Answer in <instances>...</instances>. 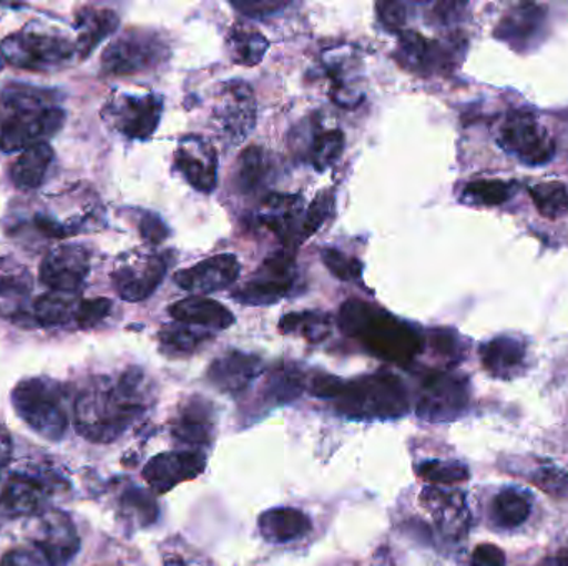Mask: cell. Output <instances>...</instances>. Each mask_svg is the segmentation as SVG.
Returning <instances> with one entry per match:
<instances>
[{
    "instance_id": "6da1fadb",
    "label": "cell",
    "mask_w": 568,
    "mask_h": 566,
    "mask_svg": "<svg viewBox=\"0 0 568 566\" xmlns=\"http://www.w3.org/2000/svg\"><path fill=\"white\" fill-rule=\"evenodd\" d=\"M152 402V382L139 368L116 379H97L83 389L73 405L75 428L93 444L116 441Z\"/></svg>"
},
{
    "instance_id": "7a4b0ae2",
    "label": "cell",
    "mask_w": 568,
    "mask_h": 566,
    "mask_svg": "<svg viewBox=\"0 0 568 566\" xmlns=\"http://www.w3.org/2000/svg\"><path fill=\"white\" fill-rule=\"evenodd\" d=\"M52 90L10 83L0 92V152H26L49 143L65 123Z\"/></svg>"
},
{
    "instance_id": "3957f363",
    "label": "cell",
    "mask_w": 568,
    "mask_h": 566,
    "mask_svg": "<svg viewBox=\"0 0 568 566\" xmlns=\"http://www.w3.org/2000/svg\"><path fill=\"white\" fill-rule=\"evenodd\" d=\"M337 325L347 338L384 361L409 364L424 349L423 335L413 325L361 299L343 302Z\"/></svg>"
},
{
    "instance_id": "277c9868",
    "label": "cell",
    "mask_w": 568,
    "mask_h": 566,
    "mask_svg": "<svg viewBox=\"0 0 568 566\" xmlns=\"http://www.w3.org/2000/svg\"><path fill=\"white\" fill-rule=\"evenodd\" d=\"M69 392L55 379L29 378L12 391L16 414L47 441L59 442L69 429Z\"/></svg>"
},
{
    "instance_id": "5b68a950",
    "label": "cell",
    "mask_w": 568,
    "mask_h": 566,
    "mask_svg": "<svg viewBox=\"0 0 568 566\" xmlns=\"http://www.w3.org/2000/svg\"><path fill=\"white\" fill-rule=\"evenodd\" d=\"M0 56L17 69L50 72L77 56L75 43L57 32L23 27L0 42Z\"/></svg>"
},
{
    "instance_id": "8992f818",
    "label": "cell",
    "mask_w": 568,
    "mask_h": 566,
    "mask_svg": "<svg viewBox=\"0 0 568 566\" xmlns=\"http://www.w3.org/2000/svg\"><path fill=\"white\" fill-rule=\"evenodd\" d=\"M169 56L170 45L162 33L133 27L106 45L100 63L105 75H135L163 65Z\"/></svg>"
},
{
    "instance_id": "52a82bcc",
    "label": "cell",
    "mask_w": 568,
    "mask_h": 566,
    "mask_svg": "<svg viewBox=\"0 0 568 566\" xmlns=\"http://www.w3.org/2000/svg\"><path fill=\"white\" fill-rule=\"evenodd\" d=\"M334 399L346 412L364 414L399 415L406 412V392L403 382L393 374H374L344 384L337 382Z\"/></svg>"
},
{
    "instance_id": "ba28073f",
    "label": "cell",
    "mask_w": 568,
    "mask_h": 566,
    "mask_svg": "<svg viewBox=\"0 0 568 566\" xmlns=\"http://www.w3.org/2000/svg\"><path fill=\"white\" fill-rule=\"evenodd\" d=\"M499 145L529 166L546 165L556 156V142L549 130L526 110L509 113L499 133Z\"/></svg>"
},
{
    "instance_id": "9c48e42d",
    "label": "cell",
    "mask_w": 568,
    "mask_h": 566,
    "mask_svg": "<svg viewBox=\"0 0 568 566\" xmlns=\"http://www.w3.org/2000/svg\"><path fill=\"white\" fill-rule=\"evenodd\" d=\"M296 282L294 253L284 248L266 258L250 281L233 292V299L240 305L273 306L287 298L296 289Z\"/></svg>"
},
{
    "instance_id": "30bf717a",
    "label": "cell",
    "mask_w": 568,
    "mask_h": 566,
    "mask_svg": "<svg viewBox=\"0 0 568 566\" xmlns=\"http://www.w3.org/2000/svg\"><path fill=\"white\" fill-rule=\"evenodd\" d=\"M163 99L156 93H116L103 109V119L130 140H149L159 128Z\"/></svg>"
},
{
    "instance_id": "8fae6325",
    "label": "cell",
    "mask_w": 568,
    "mask_h": 566,
    "mask_svg": "<svg viewBox=\"0 0 568 566\" xmlns=\"http://www.w3.org/2000/svg\"><path fill=\"white\" fill-rule=\"evenodd\" d=\"M169 268V255L129 253L116 261L112 285L123 301L142 302L160 288Z\"/></svg>"
},
{
    "instance_id": "7c38bea8",
    "label": "cell",
    "mask_w": 568,
    "mask_h": 566,
    "mask_svg": "<svg viewBox=\"0 0 568 566\" xmlns=\"http://www.w3.org/2000/svg\"><path fill=\"white\" fill-rule=\"evenodd\" d=\"M213 120L230 145L248 138L256 125V99L252 86L242 80L223 82L216 95Z\"/></svg>"
},
{
    "instance_id": "4fadbf2b",
    "label": "cell",
    "mask_w": 568,
    "mask_h": 566,
    "mask_svg": "<svg viewBox=\"0 0 568 566\" xmlns=\"http://www.w3.org/2000/svg\"><path fill=\"white\" fill-rule=\"evenodd\" d=\"M324 75L329 82V99L341 109H357L366 99L363 89V59L353 45H336L321 55Z\"/></svg>"
},
{
    "instance_id": "5bb4252c",
    "label": "cell",
    "mask_w": 568,
    "mask_h": 566,
    "mask_svg": "<svg viewBox=\"0 0 568 566\" xmlns=\"http://www.w3.org/2000/svg\"><path fill=\"white\" fill-rule=\"evenodd\" d=\"M397 42L394 59L404 66L420 75H434L444 73L456 66L457 55L463 53L457 40L427 39L416 30H403L397 33Z\"/></svg>"
},
{
    "instance_id": "9a60e30c",
    "label": "cell",
    "mask_w": 568,
    "mask_h": 566,
    "mask_svg": "<svg viewBox=\"0 0 568 566\" xmlns=\"http://www.w3.org/2000/svg\"><path fill=\"white\" fill-rule=\"evenodd\" d=\"M52 494V478L39 472H13L0 484V518L32 517L45 507Z\"/></svg>"
},
{
    "instance_id": "2e32d148",
    "label": "cell",
    "mask_w": 568,
    "mask_h": 566,
    "mask_svg": "<svg viewBox=\"0 0 568 566\" xmlns=\"http://www.w3.org/2000/svg\"><path fill=\"white\" fill-rule=\"evenodd\" d=\"M92 269V255L79 243L57 246L42 259L40 281L57 292L77 295Z\"/></svg>"
},
{
    "instance_id": "e0dca14e",
    "label": "cell",
    "mask_w": 568,
    "mask_h": 566,
    "mask_svg": "<svg viewBox=\"0 0 568 566\" xmlns=\"http://www.w3.org/2000/svg\"><path fill=\"white\" fill-rule=\"evenodd\" d=\"M32 544L50 566H69L80 552L79 532L72 518L59 511L45 512L37 518Z\"/></svg>"
},
{
    "instance_id": "ac0fdd59",
    "label": "cell",
    "mask_w": 568,
    "mask_h": 566,
    "mask_svg": "<svg viewBox=\"0 0 568 566\" xmlns=\"http://www.w3.org/2000/svg\"><path fill=\"white\" fill-rule=\"evenodd\" d=\"M175 166L196 192H215L219 185V153L209 140L199 135L183 136L176 146Z\"/></svg>"
},
{
    "instance_id": "d6986e66",
    "label": "cell",
    "mask_w": 568,
    "mask_h": 566,
    "mask_svg": "<svg viewBox=\"0 0 568 566\" xmlns=\"http://www.w3.org/2000/svg\"><path fill=\"white\" fill-rule=\"evenodd\" d=\"M303 215V198L300 195L272 193L260 203L253 223L282 239L286 249H293L301 243Z\"/></svg>"
},
{
    "instance_id": "ffe728a7",
    "label": "cell",
    "mask_w": 568,
    "mask_h": 566,
    "mask_svg": "<svg viewBox=\"0 0 568 566\" xmlns=\"http://www.w3.org/2000/svg\"><path fill=\"white\" fill-rule=\"evenodd\" d=\"M242 265L232 253L212 256L196 263L192 268L180 269L173 279L180 288L193 292V296L212 295L230 288L239 279Z\"/></svg>"
},
{
    "instance_id": "44dd1931",
    "label": "cell",
    "mask_w": 568,
    "mask_h": 566,
    "mask_svg": "<svg viewBox=\"0 0 568 566\" xmlns=\"http://www.w3.org/2000/svg\"><path fill=\"white\" fill-rule=\"evenodd\" d=\"M467 381L449 372H433L423 381L419 414L430 419H447L459 414L467 405Z\"/></svg>"
},
{
    "instance_id": "7402d4cb",
    "label": "cell",
    "mask_w": 568,
    "mask_h": 566,
    "mask_svg": "<svg viewBox=\"0 0 568 566\" xmlns=\"http://www.w3.org/2000/svg\"><path fill=\"white\" fill-rule=\"evenodd\" d=\"M480 361L484 368L496 379L517 378L527 366V346L516 336H497L480 346Z\"/></svg>"
},
{
    "instance_id": "603a6c76",
    "label": "cell",
    "mask_w": 568,
    "mask_h": 566,
    "mask_svg": "<svg viewBox=\"0 0 568 566\" xmlns=\"http://www.w3.org/2000/svg\"><path fill=\"white\" fill-rule=\"evenodd\" d=\"M169 315L175 322L206 329V331H223L235 325V316L222 302L205 296H189L170 305Z\"/></svg>"
},
{
    "instance_id": "cb8c5ba5",
    "label": "cell",
    "mask_w": 568,
    "mask_h": 566,
    "mask_svg": "<svg viewBox=\"0 0 568 566\" xmlns=\"http://www.w3.org/2000/svg\"><path fill=\"white\" fill-rule=\"evenodd\" d=\"M547 12L537 3H519L513 12L500 20L496 37L509 43L513 49L526 50L539 40L546 27Z\"/></svg>"
},
{
    "instance_id": "d4e9b609",
    "label": "cell",
    "mask_w": 568,
    "mask_h": 566,
    "mask_svg": "<svg viewBox=\"0 0 568 566\" xmlns=\"http://www.w3.org/2000/svg\"><path fill=\"white\" fill-rule=\"evenodd\" d=\"M202 467L203 457L195 452H169V454L156 455L146 464L143 478L156 492H166L179 482L199 474Z\"/></svg>"
},
{
    "instance_id": "484cf974",
    "label": "cell",
    "mask_w": 568,
    "mask_h": 566,
    "mask_svg": "<svg viewBox=\"0 0 568 566\" xmlns=\"http://www.w3.org/2000/svg\"><path fill=\"white\" fill-rule=\"evenodd\" d=\"M423 504L436 518L437 525L449 537H463L469 527V512L459 492L427 487L423 492Z\"/></svg>"
},
{
    "instance_id": "4316f807",
    "label": "cell",
    "mask_w": 568,
    "mask_h": 566,
    "mask_svg": "<svg viewBox=\"0 0 568 566\" xmlns=\"http://www.w3.org/2000/svg\"><path fill=\"white\" fill-rule=\"evenodd\" d=\"M120 17L115 10L83 7L77 12L75 52L80 60H85L93 50L109 39L119 29Z\"/></svg>"
},
{
    "instance_id": "83f0119b",
    "label": "cell",
    "mask_w": 568,
    "mask_h": 566,
    "mask_svg": "<svg viewBox=\"0 0 568 566\" xmlns=\"http://www.w3.org/2000/svg\"><path fill=\"white\" fill-rule=\"evenodd\" d=\"M262 359L256 356L233 351L213 362L209 378L216 388L236 392L245 389L262 372Z\"/></svg>"
},
{
    "instance_id": "f1b7e54d",
    "label": "cell",
    "mask_w": 568,
    "mask_h": 566,
    "mask_svg": "<svg viewBox=\"0 0 568 566\" xmlns=\"http://www.w3.org/2000/svg\"><path fill=\"white\" fill-rule=\"evenodd\" d=\"M306 146L300 150L301 155L316 172H326L343 155L346 146L343 130L323 128L311 120L306 123Z\"/></svg>"
},
{
    "instance_id": "f546056e",
    "label": "cell",
    "mask_w": 568,
    "mask_h": 566,
    "mask_svg": "<svg viewBox=\"0 0 568 566\" xmlns=\"http://www.w3.org/2000/svg\"><path fill=\"white\" fill-rule=\"evenodd\" d=\"M55 159V152L49 143L32 146L20 153L19 158L10 166V179L20 192H33L45 183L50 166Z\"/></svg>"
},
{
    "instance_id": "4dcf8cb0",
    "label": "cell",
    "mask_w": 568,
    "mask_h": 566,
    "mask_svg": "<svg viewBox=\"0 0 568 566\" xmlns=\"http://www.w3.org/2000/svg\"><path fill=\"white\" fill-rule=\"evenodd\" d=\"M260 532L272 544H290L310 534L311 522L303 512L275 508L260 517Z\"/></svg>"
},
{
    "instance_id": "1f68e13d",
    "label": "cell",
    "mask_w": 568,
    "mask_h": 566,
    "mask_svg": "<svg viewBox=\"0 0 568 566\" xmlns=\"http://www.w3.org/2000/svg\"><path fill=\"white\" fill-rule=\"evenodd\" d=\"M272 176V158L262 146L252 145L240 155L235 186L242 195H255Z\"/></svg>"
},
{
    "instance_id": "d6a6232c",
    "label": "cell",
    "mask_w": 568,
    "mask_h": 566,
    "mask_svg": "<svg viewBox=\"0 0 568 566\" xmlns=\"http://www.w3.org/2000/svg\"><path fill=\"white\" fill-rule=\"evenodd\" d=\"M213 338H215V332L193 328V326L182 325V322L166 325L159 332L160 349L170 358H186V356L195 354Z\"/></svg>"
},
{
    "instance_id": "836d02e7",
    "label": "cell",
    "mask_w": 568,
    "mask_h": 566,
    "mask_svg": "<svg viewBox=\"0 0 568 566\" xmlns=\"http://www.w3.org/2000/svg\"><path fill=\"white\" fill-rule=\"evenodd\" d=\"M529 515V495L519 488H504L490 504V518L496 527L504 528V531H513V528L526 524Z\"/></svg>"
},
{
    "instance_id": "e575fe53",
    "label": "cell",
    "mask_w": 568,
    "mask_h": 566,
    "mask_svg": "<svg viewBox=\"0 0 568 566\" xmlns=\"http://www.w3.org/2000/svg\"><path fill=\"white\" fill-rule=\"evenodd\" d=\"M79 301L77 295L70 292H45L33 302V321L43 328L65 325L75 318Z\"/></svg>"
},
{
    "instance_id": "d590c367",
    "label": "cell",
    "mask_w": 568,
    "mask_h": 566,
    "mask_svg": "<svg viewBox=\"0 0 568 566\" xmlns=\"http://www.w3.org/2000/svg\"><path fill=\"white\" fill-rule=\"evenodd\" d=\"M230 55L240 65L255 66L262 62L270 42L260 30L236 23L229 35Z\"/></svg>"
},
{
    "instance_id": "8d00e7d4",
    "label": "cell",
    "mask_w": 568,
    "mask_h": 566,
    "mask_svg": "<svg viewBox=\"0 0 568 566\" xmlns=\"http://www.w3.org/2000/svg\"><path fill=\"white\" fill-rule=\"evenodd\" d=\"M519 189V183L507 179L484 178L467 183L460 202L473 206H497L509 202Z\"/></svg>"
},
{
    "instance_id": "74e56055",
    "label": "cell",
    "mask_w": 568,
    "mask_h": 566,
    "mask_svg": "<svg viewBox=\"0 0 568 566\" xmlns=\"http://www.w3.org/2000/svg\"><path fill=\"white\" fill-rule=\"evenodd\" d=\"M331 316L323 311L290 312L280 321V331L283 335L296 332L310 342L324 341L331 335Z\"/></svg>"
},
{
    "instance_id": "f35d334b",
    "label": "cell",
    "mask_w": 568,
    "mask_h": 566,
    "mask_svg": "<svg viewBox=\"0 0 568 566\" xmlns=\"http://www.w3.org/2000/svg\"><path fill=\"white\" fill-rule=\"evenodd\" d=\"M210 431H212V422L206 414L205 404L192 402L183 409L175 431L180 441L189 445L205 444Z\"/></svg>"
},
{
    "instance_id": "ab89813d",
    "label": "cell",
    "mask_w": 568,
    "mask_h": 566,
    "mask_svg": "<svg viewBox=\"0 0 568 566\" xmlns=\"http://www.w3.org/2000/svg\"><path fill=\"white\" fill-rule=\"evenodd\" d=\"M530 196L540 215L549 219L562 218L568 213V189L564 183L549 182L530 186Z\"/></svg>"
},
{
    "instance_id": "60d3db41",
    "label": "cell",
    "mask_w": 568,
    "mask_h": 566,
    "mask_svg": "<svg viewBox=\"0 0 568 566\" xmlns=\"http://www.w3.org/2000/svg\"><path fill=\"white\" fill-rule=\"evenodd\" d=\"M32 286V276L26 266L19 265L12 258H0V299L17 301L27 298Z\"/></svg>"
},
{
    "instance_id": "b9f144b4",
    "label": "cell",
    "mask_w": 568,
    "mask_h": 566,
    "mask_svg": "<svg viewBox=\"0 0 568 566\" xmlns=\"http://www.w3.org/2000/svg\"><path fill=\"white\" fill-rule=\"evenodd\" d=\"M334 205H336V199H334L333 192L317 193L310 208L304 212L303 223H301V243L306 241L307 238L316 235L323 228L324 223L334 213Z\"/></svg>"
},
{
    "instance_id": "7bdbcfd3",
    "label": "cell",
    "mask_w": 568,
    "mask_h": 566,
    "mask_svg": "<svg viewBox=\"0 0 568 566\" xmlns=\"http://www.w3.org/2000/svg\"><path fill=\"white\" fill-rule=\"evenodd\" d=\"M321 259L329 269L331 275L339 281H357L363 276V263L354 256H347L341 249L324 248L321 251Z\"/></svg>"
},
{
    "instance_id": "ee69618b",
    "label": "cell",
    "mask_w": 568,
    "mask_h": 566,
    "mask_svg": "<svg viewBox=\"0 0 568 566\" xmlns=\"http://www.w3.org/2000/svg\"><path fill=\"white\" fill-rule=\"evenodd\" d=\"M529 478L546 494L554 495V497H567L568 495V475L552 462H542L537 465Z\"/></svg>"
},
{
    "instance_id": "f6af8a7d",
    "label": "cell",
    "mask_w": 568,
    "mask_h": 566,
    "mask_svg": "<svg viewBox=\"0 0 568 566\" xmlns=\"http://www.w3.org/2000/svg\"><path fill=\"white\" fill-rule=\"evenodd\" d=\"M112 306V301L106 298L80 299L73 321L80 329L95 328L103 319L109 318Z\"/></svg>"
},
{
    "instance_id": "bcb514c9",
    "label": "cell",
    "mask_w": 568,
    "mask_h": 566,
    "mask_svg": "<svg viewBox=\"0 0 568 566\" xmlns=\"http://www.w3.org/2000/svg\"><path fill=\"white\" fill-rule=\"evenodd\" d=\"M420 475L433 484L453 485L467 481L469 474L463 464H444V462H429L420 469Z\"/></svg>"
},
{
    "instance_id": "7dc6e473",
    "label": "cell",
    "mask_w": 568,
    "mask_h": 566,
    "mask_svg": "<svg viewBox=\"0 0 568 566\" xmlns=\"http://www.w3.org/2000/svg\"><path fill=\"white\" fill-rule=\"evenodd\" d=\"M376 12L381 25L386 27L389 32L400 33L406 30L407 20H409V3L381 2L376 6Z\"/></svg>"
},
{
    "instance_id": "c3c4849f",
    "label": "cell",
    "mask_w": 568,
    "mask_h": 566,
    "mask_svg": "<svg viewBox=\"0 0 568 566\" xmlns=\"http://www.w3.org/2000/svg\"><path fill=\"white\" fill-rule=\"evenodd\" d=\"M430 346L437 354L450 359V361H459L463 358V339L449 329H437L430 335Z\"/></svg>"
},
{
    "instance_id": "681fc988",
    "label": "cell",
    "mask_w": 568,
    "mask_h": 566,
    "mask_svg": "<svg viewBox=\"0 0 568 566\" xmlns=\"http://www.w3.org/2000/svg\"><path fill=\"white\" fill-rule=\"evenodd\" d=\"M139 233L149 245H162L170 236V228L166 223L155 213L145 212L140 215Z\"/></svg>"
},
{
    "instance_id": "f907efd6",
    "label": "cell",
    "mask_w": 568,
    "mask_h": 566,
    "mask_svg": "<svg viewBox=\"0 0 568 566\" xmlns=\"http://www.w3.org/2000/svg\"><path fill=\"white\" fill-rule=\"evenodd\" d=\"M233 9L239 10L240 13L246 17H253V19H258V17H268L275 16V13L282 12V10L290 7V2H276V0H258V2H233Z\"/></svg>"
},
{
    "instance_id": "816d5d0a",
    "label": "cell",
    "mask_w": 568,
    "mask_h": 566,
    "mask_svg": "<svg viewBox=\"0 0 568 566\" xmlns=\"http://www.w3.org/2000/svg\"><path fill=\"white\" fill-rule=\"evenodd\" d=\"M0 566H50L37 548H13L0 558Z\"/></svg>"
},
{
    "instance_id": "f5cc1de1",
    "label": "cell",
    "mask_w": 568,
    "mask_h": 566,
    "mask_svg": "<svg viewBox=\"0 0 568 566\" xmlns=\"http://www.w3.org/2000/svg\"><path fill=\"white\" fill-rule=\"evenodd\" d=\"M470 566H506V555L496 545L484 544L474 550Z\"/></svg>"
},
{
    "instance_id": "db71d44e",
    "label": "cell",
    "mask_w": 568,
    "mask_h": 566,
    "mask_svg": "<svg viewBox=\"0 0 568 566\" xmlns=\"http://www.w3.org/2000/svg\"><path fill=\"white\" fill-rule=\"evenodd\" d=\"M165 566H210L202 557L195 554H185V552L173 550L166 557Z\"/></svg>"
},
{
    "instance_id": "11a10c76",
    "label": "cell",
    "mask_w": 568,
    "mask_h": 566,
    "mask_svg": "<svg viewBox=\"0 0 568 566\" xmlns=\"http://www.w3.org/2000/svg\"><path fill=\"white\" fill-rule=\"evenodd\" d=\"M10 459H12V441L6 432H0V478L3 471L9 467Z\"/></svg>"
},
{
    "instance_id": "9f6ffc18",
    "label": "cell",
    "mask_w": 568,
    "mask_h": 566,
    "mask_svg": "<svg viewBox=\"0 0 568 566\" xmlns=\"http://www.w3.org/2000/svg\"><path fill=\"white\" fill-rule=\"evenodd\" d=\"M536 566H568V545L560 548L556 554L547 555L546 558L539 562Z\"/></svg>"
},
{
    "instance_id": "6f0895ef",
    "label": "cell",
    "mask_w": 568,
    "mask_h": 566,
    "mask_svg": "<svg viewBox=\"0 0 568 566\" xmlns=\"http://www.w3.org/2000/svg\"><path fill=\"white\" fill-rule=\"evenodd\" d=\"M0 69H2V60H0Z\"/></svg>"
}]
</instances>
